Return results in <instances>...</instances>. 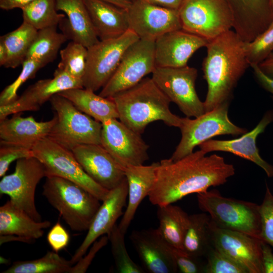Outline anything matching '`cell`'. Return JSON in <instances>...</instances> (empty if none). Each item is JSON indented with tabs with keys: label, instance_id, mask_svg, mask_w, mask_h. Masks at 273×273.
Masks as SVG:
<instances>
[{
	"label": "cell",
	"instance_id": "7a4b0ae2",
	"mask_svg": "<svg viewBox=\"0 0 273 273\" xmlns=\"http://www.w3.org/2000/svg\"><path fill=\"white\" fill-rule=\"evenodd\" d=\"M244 42L234 31H227L208 41L202 62L208 90L205 112L230 104L238 81L250 66Z\"/></svg>",
	"mask_w": 273,
	"mask_h": 273
},
{
	"label": "cell",
	"instance_id": "603a6c76",
	"mask_svg": "<svg viewBox=\"0 0 273 273\" xmlns=\"http://www.w3.org/2000/svg\"><path fill=\"white\" fill-rule=\"evenodd\" d=\"M130 239L145 270L150 273H174L177 267L157 229L133 231Z\"/></svg>",
	"mask_w": 273,
	"mask_h": 273
},
{
	"label": "cell",
	"instance_id": "83f0119b",
	"mask_svg": "<svg viewBox=\"0 0 273 273\" xmlns=\"http://www.w3.org/2000/svg\"><path fill=\"white\" fill-rule=\"evenodd\" d=\"M51 225L48 220H35L10 200L0 207V235H16L34 242Z\"/></svg>",
	"mask_w": 273,
	"mask_h": 273
},
{
	"label": "cell",
	"instance_id": "277c9868",
	"mask_svg": "<svg viewBox=\"0 0 273 273\" xmlns=\"http://www.w3.org/2000/svg\"><path fill=\"white\" fill-rule=\"evenodd\" d=\"M42 194L75 232L87 231L101 204L79 185L56 176L46 177Z\"/></svg>",
	"mask_w": 273,
	"mask_h": 273
},
{
	"label": "cell",
	"instance_id": "d590c367",
	"mask_svg": "<svg viewBox=\"0 0 273 273\" xmlns=\"http://www.w3.org/2000/svg\"><path fill=\"white\" fill-rule=\"evenodd\" d=\"M60 55L61 61L57 68L82 80L86 69L87 48L79 42L71 41L60 51Z\"/></svg>",
	"mask_w": 273,
	"mask_h": 273
},
{
	"label": "cell",
	"instance_id": "e0dca14e",
	"mask_svg": "<svg viewBox=\"0 0 273 273\" xmlns=\"http://www.w3.org/2000/svg\"><path fill=\"white\" fill-rule=\"evenodd\" d=\"M83 87L81 80L57 68L53 78L38 80L28 86L15 101L0 106V120L11 114L38 111L55 95L67 89Z\"/></svg>",
	"mask_w": 273,
	"mask_h": 273
},
{
	"label": "cell",
	"instance_id": "f5cc1de1",
	"mask_svg": "<svg viewBox=\"0 0 273 273\" xmlns=\"http://www.w3.org/2000/svg\"><path fill=\"white\" fill-rule=\"evenodd\" d=\"M104 1L122 8L127 9L131 5V0H101Z\"/></svg>",
	"mask_w": 273,
	"mask_h": 273
},
{
	"label": "cell",
	"instance_id": "484cf974",
	"mask_svg": "<svg viewBox=\"0 0 273 273\" xmlns=\"http://www.w3.org/2000/svg\"><path fill=\"white\" fill-rule=\"evenodd\" d=\"M57 11L66 15L59 24L67 37L87 49L98 42V38L84 0H56Z\"/></svg>",
	"mask_w": 273,
	"mask_h": 273
},
{
	"label": "cell",
	"instance_id": "11a10c76",
	"mask_svg": "<svg viewBox=\"0 0 273 273\" xmlns=\"http://www.w3.org/2000/svg\"><path fill=\"white\" fill-rule=\"evenodd\" d=\"M270 2H271V6L272 7V9H273V0H270Z\"/></svg>",
	"mask_w": 273,
	"mask_h": 273
},
{
	"label": "cell",
	"instance_id": "6da1fadb",
	"mask_svg": "<svg viewBox=\"0 0 273 273\" xmlns=\"http://www.w3.org/2000/svg\"><path fill=\"white\" fill-rule=\"evenodd\" d=\"M206 155L200 149L176 161L169 158L159 162L148 196L150 202L157 206L173 204L189 195L223 185L235 174L234 165L222 157Z\"/></svg>",
	"mask_w": 273,
	"mask_h": 273
},
{
	"label": "cell",
	"instance_id": "52a82bcc",
	"mask_svg": "<svg viewBox=\"0 0 273 273\" xmlns=\"http://www.w3.org/2000/svg\"><path fill=\"white\" fill-rule=\"evenodd\" d=\"M178 12L183 30L208 41L233 27L226 0H183Z\"/></svg>",
	"mask_w": 273,
	"mask_h": 273
},
{
	"label": "cell",
	"instance_id": "4fadbf2b",
	"mask_svg": "<svg viewBox=\"0 0 273 273\" xmlns=\"http://www.w3.org/2000/svg\"><path fill=\"white\" fill-rule=\"evenodd\" d=\"M155 40L139 39L124 53L114 74L99 95L111 98L139 83L156 68Z\"/></svg>",
	"mask_w": 273,
	"mask_h": 273
},
{
	"label": "cell",
	"instance_id": "ba28073f",
	"mask_svg": "<svg viewBox=\"0 0 273 273\" xmlns=\"http://www.w3.org/2000/svg\"><path fill=\"white\" fill-rule=\"evenodd\" d=\"M229 106L222 105L194 119L183 118L179 128L181 139L170 159L178 160L193 152L196 146L217 135H238L248 132L247 129L239 127L230 120Z\"/></svg>",
	"mask_w": 273,
	"mask_h": 273
},
{
	"label": "cell",
	"instance_id": "7402d4cb",
	"mask_svg": "<svg viewBox=\"0 0 273 273\" xmlns=\"http://www.w3.org/2000/svg\"><path fill=\"white\" fill-rule=\"evenodd\" d=\"M233 16L234 31L245 41H250L273 22L270 0H226Z\"/></svg>",
	"mask_w": 273,
	"mask_h": 273
},
{
	"label": "cell",
	"instance_id": "ee69618b",
	"mask_svg": "<svg viewBox=\"0 0 273 273\" xmlns=\"http://www.w3.org/2000/svg\"><path fill=\"white\" fill-rule=\"evenodd\" d=\"M109 241L107 235L102 236L100 239L96 240L91 246L89 251L86 255L82 256L80 259L72 266L69 273H84L96 256L97 253L105 246Z\"/></svg>",
	"mask_w": 273,
	"mask_h": 273
},
{
	"label": "cell",
	"instance_id": "d6986e66",
	"mask_svg": "<svg viewBox=\"0 0 273 273\" xmlns=\"http://www.w3.org/2000/svg\"><path fill=\"white\" fill-rule=\"evenodd\" d=\"M71 151L86 174L109 191L117 187L125 177L124 168L101 145H82Z\"/></svg>",
	"mask_w": 273,
	"mask_h": 273
},
{
	"label": "cell",
	"instance_id": "cb8c5ba5",
	"mask_svg": "<svg viewBox=\"0 0 273 273\" xmlns=\"http://www.w3.org/2000/svg\"><path fill=\"white\" fill-rule=\"evenodd\" d=\"M56 121L55 115L47 121H37L32 116L23 117L20 113L0 120V144L19 146L32 149L34 145L48 136Z\"/></svg>",
	"mask_w": 273,
	"mask_h": 273
},
{
	"label": "cell",
	"instance_id": "816d5d0a",
	"mask_svg": "<svg viewBox=\"0 0 273 273\" xmlns=\"http://www.w3.org/2000/svg\"><path fill=\"white\" fill-rule=\"evenodd\" d=\"M11 241H18L25 243H34L31 240L16 235H0V245Z\"/></svg>",
	"mask_w": 273,
	"mask_h": 273
},
{
	"label": "cell",
	"instance_id": "8d00e7d4",
	"mask_svg": "<svg viewBox=\"0 0 273 273\" xmlns=\"http://www.w3.org/2000/svg\"><path fill=\"white\" fill-rule=\"evenodd\" d=\"M115 268L120 273H144V270L130 257L126 250L124 236L116 224L107 235Z\"/></svg>",
	"mask_w": 273,
	"mask_h": 273
},
{
	"label": "cell",
	"instance_id": "9f6ffc18",
	"mask_svg": "<svg viewBox=\"0 0 273 273\" xmlns=\"http://www.w3.org/2000/svg\"><path fill=\"white\" fill-rule=\"evenodd\" d=\"M131 1L132 2H133V1H135V0H131Z\"/></svg>",
	"mask_w": 273,
	"mask_h": 273
},
{
	"label": "cell",
	"instance_id": "c3c4849f",
	"mask_svg": "<svg viewBox=\"0 0 273 273\" xmlns=\"http://www.w3.org/2000/svg\"><path fill=\"white\" fill-rule=\"evenodd\" d=\"M34 0H0V8L9 11L16 8L22 9Z\"/></svg>",
	"mask_w": 273,
	"mask_h": 273
},
{
	"label": "cell",
	"instance_id": "8fae6325",
	"mask_svg": "<svg viewBox=\"0 0 273 273\" xmlns=\"http://www.w3.org/2000/svg\"><path fill=\"white\" fill-rule=\"evenodd\" d=\"M47 176L44 165L36 157L19 159L14 171L2 177L0 194L9 196L16 207L35 220L41 221V216L36 207L35 195L37 185Z\"/></svg>",
	"mask_w": 273,
	"mask_h": 273
},
{
	"label": "cell",
	"instance_id": "3957f363",
	"mask_svg": "<svg viewBox=\"0 0 273 273\" xmlns=\"http://www.w3.org/2000/svg\"><path fill=\"white\" fill-rule=\"evenodd\" d=\"M110 98L115 103L119 120L140 134L155 121H162L169 126L179 128L181 125L183 118L172 113L170 100L152 77L144 78Z\"/></svg>",
	"mask_w": 273,
	"mask_h": 273
},
{
	"label": "cell",
	"instance_id": "2e32d148",
	"mask_svg": "<svg viewBox=\"0 0 273 273\" xmlns=\"http://www.w3.org/2000/svg\"><path fill=\"white\" fill-rule=\"evenodd\" d=\"M210 229L213 247L243 266L248 273H264L262 241L240 232L219 228L211 220Z\"/></svg>",
	"mask_w": 273,
	"mask_h": 273
},
{
	"label": "cell",
	"instance_id": "7bdbcfd3",
	"mask_svg": "<svg viewBox=\"0 0 273 273\" xmlns=\"http://www.w3.org/2000/svg\"><path fill=\"white\" fill-rule=\"evenodd\" d=\"M0 176L3 177L14 161L34 156L29 148L9 144H0Z\"/></svg>",
	"mask_w": 273,
	"mask_h": 273
},
{
	"label": "cell",
	"instance_id": "db71d44e",
	"mask_svg": "<svg viewBox=\"0 0 273 273\" xmlns=\"http://www.w3.org/2000/svg\"><path fill=\"white\" fill-rule=\"evenodd\" d=\"M8 58V53L4 43L0 41V66H4Z\"/></svg>",
	"mask_w": 273,
	"mask_h": 273
},
{
	"label": "cell",
	"instance_id": "5b68a950",
	"mask_svg": "<svg viewBox=\"0 0 273 273\" xmlns=\"http://www.w3.org/2000/svg\"><path fill=\"white\" fill-rule=\"evenodd\" d=\"M199 208L217 227L240 232L259 239L260 206L223 196L216 190L197 194Z\"/></svg>",
	"mask_w": 273,
	"mask_h": 273
},
{
	"label": "cell",
	"instance_id": "f1b7e54d",
	"mask_svg": "<svg viewBox=\"0 0 273 273\" xmlns=\"http://www.w3.org/2000/svg\"><path fill=\"white\" fill-rule=\"evenodd\" d=\"M58 94L70 101L79 111L103 123L110 119H118L115 103L110 98L97 95L85 88H71Z\"/></svg>",
	"mask_w": 273,
	"mask_h": 273
},
{
	"label": "cell",
	"instance_id": "d6a6232c",
	"mask_svg": "<svg viewBox=\"0 0 273 273\" xmlns=\"http://www.w3.org/2000/svg\"><path fill=\"white\" fill-rule=\"evenodd\" d=\"M67 40L64 33L57 31V26L38 30L26 58L46 66L56 59L60 47Z\"/></svg>",
	"mask_w": 273,
	"mask_h": 273
},
{
	"label": "cell",
	"instance_id": "681fc988",
	"mask_svg": "<svg viewBox=\"0 0 273 273\" xmlns=\"http://www.w3.org/2000/svg\"><path fill=\"white\" fill-rule=\"evenodd\" d=\"M156 6L178 10L183 0H142Z\"/></svg>",
	"mask_w": 273,
	"mask_h": 273
},
{
	"label": "cell",
	"instance_id": "60d3db41",
	"mask_svg": "<svg viewBox=\"0 0 273 273\" xmlns=\"http://www.w3.org/2000/svg\"><path fill=\"white\" fill-rule=\"evenodd\" d=\"M265 195L260 206L261 231L259 239L273 248V195L266 183Z\"/></svg>",
	"mask_w": 273,
	"mask_h": 273
},
{
	"label": "cell",
	"instance_id": "f6af8a7d",
	"mask_svg": "<svg viewBox=\"0 0 273 273\" xmlns=\"http://www.w3.org/2000/svg\"><path fill=\"white\" fill-rule=\"evenodd\" d=\"M47 240L53 250L58 253L66 248L70 241V235L59 221L50 230Z\"/></svg>",
	"mask_w": 273,
	"mask_h": 273
},
{
	"label": "cell",
	"instance_id": "ffe728a7",
	"mask_svg": "<svg viewBox=\"0 0 273 273\" xmlns=\"http://www.w3.org/2000/svg\"><path fill=\"white\" fill-rule=\"evenodd\" d=\"M208 40L183 29L172 31L155 40L156 67H180L188 65L192 56L206 47Z\"/></svg>",
	"mask_w": 273,
	"mask_h": 273
},
{
	"label": "cell",
	"instance_id": "e575fe53",
	"mask_svg": "<svg viewBox=\"0 0 273 273\" xmlns=\"http://www.w3.org/2000/svg\"><path fill=\"white\" fill-rule=\"evenodd\" d=\"M21 10L23 21L37 30L57 26L65 18L57 12L56 0H34Z\"/></svg>",
	"mask_w": 273,
	"mask_h": 273
},
{
	"label": "cell",
	"instance_id": "30bf717a",
	"mask_svg": "<svg viewBox=\"0 0 273 273\" xmlns=\"http://www.w3.org/2000/svg\"><path fill=\"white\" fill-rule=\"evenodd\" d=\"M140 38L128 29L122 35L101 40L87 49L83 88L96 92L107 83L117 68L126 50Z\"/></svg>",
	"mask_w": 273,
	"mask_h": 273
},
{
	"label": "cell",
	"instance_id": "74e56055",
	"mask_svg": "<svg viewBox=\"0 0 273 273\" xmlns=\"http://www.w3.org/2000/svg\"><path fill=\"white\" fill-rule=\"evenodd\" d=\"M22 70L18 77L7 86L0 94V106L15 101L19 96L17 92L20 86L29 79L34 78L37 72L44 66L36 61L26 58L22 64Z\"/></svg>",
	"mask_w": 273,
	"mask_h": 273
},
{
	"label": "cell",
	"instance_id": "836d02e7",
	"mask_svg": "<svg viewBox=\"0 0 273 273\" xmlns=\"http://www.w3.org/2000/svg\"><path fill=\"white\" fill-rule=\"evenodd\" d=\"M70 260L55 251H48L43 257L31 260L18 261L3 273H69Z\"/></svg>",
	"mask_w": 273,
	"mask_h": 273
},
{
	"label": "cell",
	"instance_id": "ab89813d",
	"mask_svg": "<svg viewBox=\"0 0 273 273\" xmlns=\"http://www.w3.org/2000/svg\"><path fill=\"white\" fill-rule=\"evenodd\" d=\"M204 273H248L246 269L212 246L205 256Z\"/></svg>",
	"mask_w": 273,
	"mask_h": 273
},
{
	"label": "cell",
	"instance_id": "bcb514c9",
	"mask_svg": "<svg viewBox=\"0 0 273 273\" xmlns=\"http://www.w3.org/2000/svg\"><path fill=\"white\" fill-rule=\"evenodd\" d=\"M250 67L257 82L263 89L271 94L273 99V79L264 74L257 65L253 64Z\"/></svg>",
	"mask_w": 273,
	"mask_h": 273
},
{
	"label": "cell",
	"instance_id": "4dcf8cb0",
	"mask_svg": "<svg viewBox=\"0 0 273 273\" xmlns=\"http://www.w3.org/2000/svg\"><path fill=\"white\" fill-rule=\"evenodd\" d=\"M210 217L205 212L190 215L183 250L189 255L200 258L205 256L212 246L210 229Z\"/></svg>",
	"mask_w": 273,
	"mask_h": 273
},
{
	"label": "cell",
	"instance_id": "f35d334b",
	"mask_svg": "<svg viewBox=\"0 0 273 273\" xmlns=\"http://www.w3.org/2000/svg\"><path fill=\"white\" fill-rule=\"evenodd\" d=\"M250 66L258 65L273 52V22L262 33L245 46Z\"/></svg>",
	"mask_w": 273,
	"mask_h": 273
},
{
	"label": "cell",
	"instance_id": "44dd1931",
	"mask_svg": "<svg viewBox=\"0 0 273 273\" xmlns=\"http://www.w3.org/2000/svg\"><path fill=\"white\" fill-rule=\"evenodd\" d=\"M273 122V110L265 113L257 125L250 131L237 139L230 140H208L199 146L200 149L206 154L213 151H222L232 153L250 161L266 173L268 177H273V165L262 158L256 146V139L263 132L266 126Z\"/></svg>",
	"mask_w": 273,
	"mask_h": 273
},
{
	"label": "cell",
	"instance_id": "7dc6e473",
	"mask_svg": "<svg viewBox=\"0 0 273 273\" xmlns=\"http://www.w3.org/2000/svg\"><path fill=\"white\" fill-rule=\"evenodd\" d=\"M262 260L264 273H273V252L271 247L262 241Z\"/></svg>",
	"mask_w": 273,
	"mask_h": 273
},
{
	"label": "cell",
	"instance_id": "5bb4252c",
	"mask_svg": "<svg viewBox=\"0 0 273 273\" xmlns=\"http://www.w3.org/2000/svg\"><path fill=\"white\" fill-rule=\"evenodd\" d=\"M101 145L124 168L143 165L149 159V146L141 137L117 119L103 123Z\"/></svg>",
	"mask_w": 273,
	"mask_h": 273
},
{
	"label": "cell",
	"instance_id": "b9f144b4",
	"mask_svg": "<svg viewBox=\"0 0 273 273\" xmlns=\"http://www.w3.org/2000/svg\"><path fill=\"white\" fill-rule=\"evenodd\" d=\"M166 242L167 249L177 267L178 271L181 273L204 272V264L200 262L199 258L194 257L184 250Z\"/></svg>",
	"mask_w": 273,
	"mask_h": 273
},
{
	"label": "cell",
	"instance_id": "ac0fdd59",
	"mask_svg": "<svg viewBox=\"0 0 273 273\" xmlns=\"http://www.w3.org/2000/svg\"><path fill=\"white\" fill-rule=\"evenodd\" d=\"M128 196V184L125 177L116 188L109 191L97 212L83 241L70 260L72 265L77 263L97 239L108 235L123 215Z\"/></svg>",
	"mask_w": 273,
	"mask_h": 273
},
{
	"label": "cell",
	"instance_id": "9a60e30c",
	"mask_svg": "<svg viewBox=\"0 0 273 273\" xmlns=\"http://www.w3.org/2000/svg\"><path fill=\"white\" fill-rule=\"evenodd\" d=\"M127 12L129 29L140 39L155 40L165 33L182 29L176 10L135 0Z\"/></svg>",
	"mask_w": 273,
	"mask_h": 273
},
{
	"label": "cell",
	"instance_id": "f907efd6",
	"mask_svg": "<svg viewBox=\"0 0 273 273\" xmlns=\"http://www.w3.org/2000/svg\"><path fill=\"white\" fill-rule=\"evenodd\" d=\"M257 65L264 74L273 79V52Z\"/></svg>",
	"mask_w": 273,
	"mask_h": 273
},
{
	"label": "cell",
	"instance_id": "9c48e42d",
	"mask_svg": "<svg viewBox=\"0 0 273 273\" xmlns=\"http://www.w3.org/2000/svg\"><path fill=\"white\" fill-rule=\"evenodd\" d=\"M32 150L34 157L44 165L47 177L56 176L72 181L102 202L108 196L109 190L98 184L86 174L71 150L48 136L37 142Z\"/></svg>",
	"mask_w": 273,
	"mask_h": 273
},
{
	"label": "cell",
	"instance_id": "1f68e13d",
	"mask_svg": "<svg viewBox=\"0 0 273 273\" xmlns=\"http://www.w3.org/2000/svg\"><path fill=\"white\" fill-rule=\"evenodd\" d=\"M37 30L23 22L17 29L0 37L8 53L6 68H15L26 59L28 51L37 34Z\"/></svg>",
	"mask_w": 273,
	"mask_h": 273
},
{
	"label": "cell",
	"instance_id": "f546056e",
	"mask_svg": "<svg viewBox=\"0 0 273 273\" xmlns=\"http://www.w3.org/2000/svg\"><path fill=\"white\" fill-rule=\"evenodd\" d=\"M157 230L170 245L183 250V243L189 224V216L181 207L170 204L158 206Z\"/></svg>",
	"mask_w": 273,
	"mask_h": 273
},
{
	"label": "cell",
	"instance_id": "7c38bea8",
	"mask_svg": "<svg viewBox=\"0 0 273 273\" xmlns=\"http://www.w3.org/2000/svg\"><path fill=\"white\" fill-rule=\"evenodd\" d=\"M152 78L171 102L187 117H198L205 113L195 82L198 71L188 65L180 67H156Z\"/></svg>",
	"mask_w": 273,
	"mask_h": 273
},
{
	"label": "cell",
	"instance_id": "4316f807",
	"mask_svg": "<svg viewBox=\"0 0 273 273\" xmlns=\"http://www.w3.org/2000/svg\"><path fill=\"white\" fill-rule=\"evenodd\" d=\"M99 40L118 37L129 29L127 9L101 0H84Z\"/></svg>",
	"mask_w": 273,
	"mask_h": 273
},
{
	"label": "cell",
	"instance_id": "8992f818",
	"mask_svg": "<svg viewBox=\"0 0 273 273\" xmlns=\"http://www.w3.org/2000/svg\"><path fill=\"white\" fill-rule=\"evenodd\" d=\"M50 102L56 121L48 138L71 151L82 145H101L102 123L79 111L59 94L53 96Z\"/></svg>",
	"mask_w": 273,
	"mask_h": 273
},
{
	"label": "cell",
	"instance_id": "d4e9b609",
	"mask_svg": "<svg viewBox=\"0 0 273 273\" xmlns=\"http://www.w3.org/2000/svg\"><path fill=\"white\" fill-rule=\"evenodd\" d=\"M159 162L149 165L129 166L124 168L128 184V203L119 229L125 234L143 200L148 196L154 185Z\"/></svg>",
	"mask_w": 273,
	"mask_h": 273
}]
</instances>
